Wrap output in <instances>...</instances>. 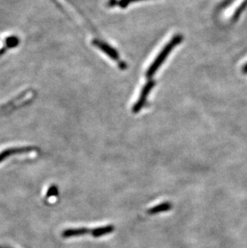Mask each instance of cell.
Listing matches in <instances>:
<instances>
[{
  "mask_svg": "<svg viewBox=\"0 0 247 248\" xmlns=\"http://www.w3.org/2000/svg\"><path fill=\"white\" fill-rule=\"evenodd\" d=\"M183 40V36L181 35H176L172 38V40L164 47L163 49L161 50V52L159 53L158 56H156V58L153 61L151 65L149 66L145 76L148 79L152 78L153 76L156 73V71L158 70V68L161 67V64L163 63L164 61H166L169 54H170L172 50L176 46L179 45L180 43Z\"/></svg>",
  "mask_w": 247,
  "mask_h": 248,
  "instance_id": "6da1fadb",
  "label": "cell"
},
{
  "mask_svg": "<svg viewBox=\"0 0 247 248\" xmlns=\"http://www.w3.org/2000/svg\"><path fill=\"white\" fill-rule=\"evenodd\" d=\"M154 84L155 83L152 80V81H148L145 86L143 87L142 90L140 92V97L133 106V112L137 113L141 110V108H143V106H145V102L147 101L148 96L150 93L152 89L154 88Z\"/></svg>",
  "mask_w": 247,
  "mask_h": 248,
  "instance_id": "7a4b0ae2",
  "label": "cell"
},
{
  "mask_svg": "<svg viewBox=\"0 0 247 248\" xmlns=\"http://www.w3.org/2000/svg\"><path fill=\"white\" fill-rule=\"evenodd\" d=\"M93 45L100 48L102 52H105V54L109 56L110 58L112 59L113 61L120 62L119 53L117 52V50L111 47L109 45L102 42V41H100V40H94Z\"/></svg>",
  "mask_w": 247,
  "mask_h": 248,
  "instance_id": "3957f363",
  "label": "cell"
},
{
  "mask_svg": "<svg viewBox=\"0 0 247 248\" xmlns=\"http://www.w3.org/2000/svg\"><path fill=\"white\" fill-rule=\"evenodd\" d=\"M34 150L31 147H22V148H11V149H7L4 151L0 153V162H2L5 158L12 156L15 155H20V154H24V153L30 152L31 150Z\"/></svg>",
  "mask_w": 247,
  "mask_h": 248,
  "instance_id": "277c9868",
  "label": "cell"
},
{
  "mask_svg": "<svg viewBox=\"0 0 247 248\" xmlns=\"http://www.w3.org/2000/svg\"><path fill=\"white\" fill-rule=\"evenodd\" d=\"M91 234V230L80 227V228H72L67 229L62 233L63 238H72V237L82 236L84 234Z\"/></svg>",
  "mask_w": 247,
  "mask_h": 248,
  "instance_id": "5b68a950",
  "label": "cell"
},
{
  "mask_svg": "<svg viewBox=\"0 0 247 248\" xmlns=\"http://www.w3.org/2000/svg\"><path fill=\"white\" fill-rule=\"evenodd\" d=\"M115 227L112 225H108L105 227H96L95 229L91 230L92 235H93L95 238L103 236L105 234H108L114 232Z\"/></svg>",
  "mask_w": 247,
  "mask_h": 248,
  "instance_id": "8992f818",
  "label": "cell"
},
{
  "mask_svg": "<svg viewBox=\"0 0 247 248\" xmlns=\"http://www.w3.org/2000/svg\"><path fill=\"white\" fill-rule=\"evenodd\" d=\"M24 101H27V99L24 97V95H22L18 98L15 99L14 101H11L10 103L5 104L3 106H0V114L7 112L10 109L14 108L15 107H17L18 105H21V104L24 103Z\"/></svg>",
  "mask_w": 247,
  "mask_h": 248,
  "instance_id": "52a82bcc",
  "label": "cell"
},
{
  "mask_svg": "<svg viewBox=\"0 0 247 248\" xmlns=\"http://www.w3.org/2000/svg\"><path fill=\"white\" fill-rule=\"evenodd\" d=\"M173 207L172 203L166 202L163 203L159 204L157 206H154L152 208L148 210V214L149 215H156V214L161 213V212H166L170 211Z\"/></svg>",
  "mask_w": 247,
  "mask_h": 248,
  "instance_id": "ba28073f",
  "label": "cell"
},
{
  "mask_svg": "<svg viewBox=\"0 0 247 248\" xmlns=\"http://www.w3.org/2000/svg\"><path fill=\"white\" fill-rule=\"evenodd\" d=\"M247 0H244L243 2H242V4L239 6V7L237 8L235 12H234V14L233 16V21H237L238 20V18L240 17L241 14L243 13V11L247 8Z\"/></svg>",
  "mask_w": 247,
  "mask_h": 248,
  "instance_id": "9c48e42d",
  "label": "cell"
},
{
  "mask_svg": "<svg viewBox=\"0 0 247 248\" xmlns=\"http://www.w3.org/2000/svg\"><path fill=\"white\" fill-rule=\"evenodd\" d=\"M139 1H142V0H120L119 2H117V4L119 5L120 7H122V8H124L131 3L139 2Z\"/></svg>",
  "mask_w": 247,
  "mask_h": 248,
  "instance_id": "30bf717a",
  "label": "cell"
},
{
  "mask_svg": "<svg viewBox=\"0 0 247 248\" xmlns=\"http://www.w3.org/2000/svg\"><path fill=\"white\" fill-rule=\"evenodd\" d=\"M233 1L234 0H225L220 6V9H223L225 7H228L229 5L231 4Z\"/></svg>",
  "mask_w": 247,
  "mask_h": 248,
  "instance_id": "8fae6325",
  "label": "cell"
},
{
  "mask_svg": "<svg viewBox=\"0 0 247 248\" xmlns=\"http://www.w3.org/2000/svg\"><path fill=\"white\" fill-rule=\"evenodd\" d=\"M243 73H245V74H247V64H246L245 66H244V67H243Z\"/></svg>",
  "mask_w": 247,
  "mask_h": 248,
  "instance_id": "7c38bea8",
  "label": "cell"
}]
</instances>
